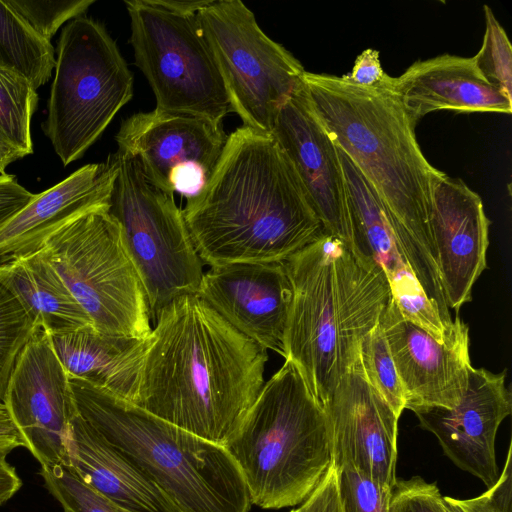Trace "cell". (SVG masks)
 Returning a JSON list of instances; mask_svg holds the SVG:
<instances>
[{"label":"cell","instance_id":"12","mask_svg":"<svg viewBox=\"0 0 512 512\" xmlns=\"http://www.w3.org/2000/svg\"><path fill=\"white\" fill-rule=\"evenodd\" d=\"M115 139L117 150L135 158L154 186L190 199L206 185L227 135L222 125L155 108L122 121Z\"/></svg>","mask_w":512,"mask_h":512},{"label":"cell","instance_id":"13","mask_svg":"<svg viewBox=\"0 0 512 512\" xmlns=\"http://www.w3.org/2000/svg\"><path fill=\"white\" fill-rule=\"evenodd\" d=\"M2 403L41 467L69 466L70 420L76 408L69 375L41 326L20 352Z\"/></svg>","mask_w":512,"mask_h":512},{"label":"cell","instance_id":"15","mask_svg":"<svg viewBox=\"0 0 512 512\" xmlns=\"http://www.w3.org/2000/svg\"><path fill=\"white\" fill-rule=\"evenodd\" d=\"M511 410L506 371L493 373L472 366L467 389L456 407H430L413 412L420 426L436 437L445 455L489 488L499 477L496 435Z\"/></svg>","mask_w":512,"mask_h":512},{"label":"cell","instance_id":"3","mask_svg":"<svg viewBox=\"0 0 512 512\" xmlns=\"http://www.w3.org/2000/svg\"><path fill=\"white\" fill-rule=\"evenodd\" d=\"M182 211L210 267L284 262L325 233L278 141L246 126L227 136L206 185Z\"/></svg>","mask_w":512,"mask_h":512},{"label":"cell","instance_id":"31","mask_svg":"<svg viewBox=\"0 0 512 512\" xmlns=\"http://www.w3.org/2000/svg\"><path fill=\"white\" fill-rule=\"evenodd\" d=\"M485 32L481 48L474 58L484 78L512 98V47L504 28L492 10L484 6Z\"/></svg>","mask_w":512,"mask_h":512},{"label":"cell","instance_id":"39","mask_svg":"<svg viewBox=\"0 0 512 512\" xmlns=\"http://www.w3.org/2000/svg\"><path fill=\"white\" fill-rule=\"evenodd\" d=\"M22 480L14 466L0 457V505L10 500L21 488Z\"/></svg>","mask_w":512,"mask_h":512},{"label":"cell","instance_id":"40","mask_svg":"<svg viewBox=\"0 0 512 512\" xmlns=\"http://www.w3.org/2000/svg\"><path fill=\"white\" fill-rule=\"evenodd\" d=\"M25 156V152L15 146L0 132V175L5 173V168L10 163Z\"/></svg>","mask_w":512,"mask_h":512},{"label":"cell","instance_id":"24","mask_svg":"<svg viewBox=\"0 0 512 512\" xmlns=\"http://www.w3.org/2000/svg\"><path fill=\"white\" fill-rule=\"evenodd\" d=\"M69 466L82 481L137 512H175L161 491L76 412L70 420Z\"/></svg>","mask_w":512,"mask_h":512},{"label":"cell","instance_id":"9","mask_svg":"<svg viewBox=\"0 0 512 512\" xmlns=\"http://www.w3.org/2000/svg\"><path fill=\"white\" fill-rule=\"evenodd\" d=\"M117 170L108 211L142 282L150 319L173 300L197 294L203 262L174 195L154 186L139 162L114 153Z\"/></svg>","mask_w":512,"mask_h":512},{"label":"cell","instance_id":"11","mask_svg":"<svg viewBox=\"0 0 512 512\" xmlns=\"http://www.w3.org/2000/svg\"><path fill=\"white\" fill-rule=\"evenodd\" d=\"M125 5L135 64L154 93L156 109L222 125L230 102L197 14L169 10L156 0Z\"/></svg>","mask_w":512,"mask_h":512},{"label":"cell","instance_id":"2","mask_svg":"<svg viewBox=\"0 0 512 512\" xmlns=\"http://www.w3.org/2000/svg\"><path fill=\"white\" fill-rule=\"evenodd\" d=\"M153 323L134 404L225 446L263 388L267 349L197 294L173 300Z\"/></svg>","mask_w":512,"mask_h":512},{"label":"cell","instance_id":"28","mask_svg":"<svg viewBox=\"0 0 512 512\" xmlns=\"http://www.w3.org/2000/svg\"><path fill=\"white\" fill-rule=\"evenodd\" d=\"M38 323L0 276V401L16 360Z\"/></svg>","mask_w":512,"mask_h":512},{"label":"cell","instance_id":"21","mask_svg":"<svg viewBox=\"0 0 512 512\" xmlns=\"http://www.w3.org/2000/svg\"><path fill=\"white\" fill-rule=\"evenodd\" d=\"M394 89L411 121L438 110L510 114L512 98L489 83L473 57L443 54L410 65Z\"/></svg>","mask_w":512,"mask_h":512},{"label":"cell","instance_id":"17","mask_svg":"<svg viewBox=\"0 0 512 512\" xmlns=\"http://www.w3.org/2000/svg\"><path fill=\"white\" fill-rule=\"evenodd\" d=\"M197 295L241 334L283 356L292 303L284 262L211 266Z\"/></svg>","mask_w":512,"mask_h":512},{"label":"cell","instance_id":"25","mask_svg":"<svg viewBox=\"0 0 512 512\" xmlns=\"http://www.w3.org/2000/svg\"><path fill=\"white\" fill-rule=\"evenodd\" d=\"M0 276L48 335L92 325L41 251L0 265Z\"/></svg>","mask_w":512,"mask_h":512},{"label":"cell","instance_id":"30","mask_svg":"<svg viewBox=\"0 0 512 512\" xmlns=\"http://www.w3.org/2000/svg\"><path fill=\"white\" fill-rule=\"evenodd\" d=\"M40 475L63 512H137L99 493L68 466L41 467Z\"/></svg>","mask_w":512,"mask_h":512},{"label":"cell","instance_id":"10","mask_svg":"<svg viewBox=\"0 0 512 512\" xmlns=\"http://www.w3.org/2000/svg\"><path fill=\"white\" fill-rule=\"evenodd\" d=\"M196 17L231 111L243 126L271 133L280 108L304 87V67L240 0H209Z\"/></svg>","mask_w":512,"mask_h":512},{"label":"cell","instance_id":"4","mask_svg":"<svg viewBox=\"0 0 512 512\" xmlns=\"http://www.w3.org/2000/svg\"><path fill=\"white\" fill-rule=\"evenodd\" d=\"M292 303L284 340L291 361L321 405L359 357L378 324L390 288L383 270L323 233L284 261Z\"/></svg>","mask_w":512,"mask_h":512},{"label":"cell","instance_id":"6","mask_svg":"<svg viewBox=\"0 0 512 512\" xmlns=\"http://www.w3.org/2000/svg\"><path fill=\"white\" fill-rule=\"evenodd\" d=\"M224 447L242 472L251 503L262 509L304 502L333 461L326 413L289 360L264 383Z\"/></svg>","mask_w":512,"mask_h":512},{"label":"cell","instance_id":"26","mask_svg":"<svg viewBox=\"0 0 512 512\" xmlns=\"http://www.w3.org/2000/svg\"><path fill=\"white\" fill-rule=\"evenodd\" d=\"M55 62L51 42L0 0V68L22 76L36 90L51 78Z\"/></svg>","mask_w":512,"mask_h":512},{"label":"cell","instance_id":"14","mask_svg":"<svg viewBox=\"0 0 512 512\" xmlns=\"http://www.w3.org/2000/svg\"><path fill=\"white\" fill-rule=\"evenodd\" d=\"M379 324L404 390L405 409L456 407L472 367L468 325L456 317L445 341L440 342L404 319L391 295Z\"/></svg>","mask_w":512,"mask_h":512},{"label":"cell","instance_id":"42","mask_svg":"<svg viewBox=\"0 0 512 512\" xmlns=\"http://www.w3.org/2000/svg\"><path fill=\"white\" fill-rule=\"evenodd\" d=\"M290 512H299V508L293 509Z\"/></svg>","mask_w":512,"mask_h":512},{"label":"cell","instance_id":"20","mask_svg":"<svg viewBox=\"0 0 512 512\" xmlns=\"http://www.w3.org/2000/svg\"><path fill=\"white\" fill-rule=\"evenodd\" d=\"M116 170V159L111 154L105 162L87 164L53 187L34 194L0 225L1 263L36 253L67 222L108 206Z\"/></svg>","mask_w":512,"mask_h":512},{"label":"cell","instance_id":"5","mask_svg":"<svg viewBox=\"0 0 512 512\" xmlns=\"http://www.w3.org/2000/svg\"><path fill=\"white\" fill-rule=\"evenodd\" d=\"M75 408L166 497L175 512H249V491L224 446L69 376Z\"/></svg>","mask_w":512,"mask_h":512},{"label":"cell","instance_id":"22","mask_svg":"<svg viewBox=\"0 0 512 512\" xmlns=\"http://www.w3.org/2000/svg\"><path fill=\"white\" fill-rule=\"evenodd\" d=\"M337 150L345 182L351 250L383 270L398 310L411 313L429 298L406 265L377 194L351 160Z\"/></svg>","mask_w":512,"mask_h":512},{"label":"cell","instance_id":"8","mask_svg":"<svg viewBox=\"0 0 512 512\" xmlns=\"http://www.w3.org/2000/svg\"><path fill=\"white\" fill-rule=\"evenodd\" d=\"M108 207L67 222L40 251L96 330L148 338L152 326L145 291Z\"/></svg>","mask_w":512,"mask_h":512},{"label":"cell","instance_id":"34","mask_svg":"<svg viewBox=\"0 0 512 512\" xmlns=\"http://www.w3.org/2000/svg\"><path fill=\"white\" fill-rule=\"evenodd\" d=\"M448 512H512V446L509 444L503 471L479 496L457 499L443 496Z\"/></svg>","mask_w":512,"mask_h":512},{"label":"cell","instance_id":"37","mask_svg":"<svg viewBox=\"0 0 512 512\" xmlns=\"http://www.w3.org/2000/svg\"><path fill=\"white\" fill-rule=\"evenodd\" d=\"M343 76L350 82L365 87L379 86L389 78L381 66L379 51L372 48L359 54L352 71Z\"/></svg>","mask_w":512,"mask_h":512},{"label":"cell","instance_id":"33","mask_svg":"<svg viewBox=\"0 0 512 512\" xmlns=\"http://www.w3.org/2000/svg\"><path fill=\"white\" fill-rule=\"evenodd\" d=\"M337 470L344 512H389L392 488L380 485L351 465Z\"/></svg>","mask_w":512,"mask_h":512},{"label":"cell","instance_id":"27","mask_svg":"<svg viewBox=\"0 0 512 512\" xmlns=\"http://www.w3.org/2000/svg\"><path fill=\"white\" fill-rule=\"evenodd\" d=\"M38 95L22 76L0 68V132L26 155L33 153L32 116Z\"/></svg>","mask_w":512,"mask_h":512},{"label":"cell","instance_id":"29","mask_svg":"<svg viewBox=\"0 0 512 512\" xmlns=\"http://www.w3.org/2000/svg\"><path fill=\"white\" fill-rule=\"evenodd\" d=\"M358 360L366 381L400 418L406 406L404 390L379 322L362 340Z\"/></svg>","mask_w":512,"mask_h":512},{"label":"cell","instance_id":"19","mask_svg":"<svg viewBox=\"0 0 512 512\" xmlns=\"http://www.w3.org/2000/svg\"><path fill=\"white\" fill-rule=\"evenodd\" d=\"M490 221L481 197L446 175L433 190L430 230L446 304L458 311L487 267Z\"/></svg>","mask_w":512,"mask_h":512},{"label":"cell","instance_id":"35","mask_svg":"<svg viewBox=\"0 0 512 512\" xmlns=\"http://www.w3.org/2000/svg\"><path fill=\"white\" fill-rule=\"evenodd\" d=\"M389 512H448L436 483L420 476L396 479L390 498Z\"/></svg>","mask_w":512,"mask_h":512},{"label":"cell","instance_id":"7","mask_svg":"<svg viewBox=\"0 0 512 512\" xmlns=\"http://www.w3.org/2000/svg\"><path fill=\"white\" fill-rule=\"evenodd\" d=\"M42 124L62 164L81 158L133 97V75L100 22L78 16L62 28Z\"/></svg>","mask_w":512,"mask_h":512},{"label":"cell","instance_id":"18","mask_svg":"<svg viewBox=\"0 0 512 512\" xmlns=\"http://www.w3.org/2000/svg\"><path fill=\"white\" fill-rule=\"evenodd\" d=\"M271 133L295 168L325 233L351 249L345 182L337 146L305 86L280 108Z\"/></svg>","mask_w":512,"mask_h":512},{"label":"cell","instance_id":"23","mask_svg":"<svg viewBox=\"0 0 512 512\" xmlns=\"http://www.w3.org/2000/svg\"><path fill=\"white\" fill-rule=\"evenodd\" d=\"M49 339L69 376L135 403L150 336L107 334L87 325Z\"/></svg>","mask_w":512,"mask_h":512},{"label":"cell","instance_id":"38","mask_svg":"<svg viewBox=\"0 0 512 512\" xmlns=\"http://www.w3.org/2000/svg\"><path fill=\"white\" fill-rule=\"evenodd\" d=\"M25 446V442L7 409L0 401V457L7 458L11 451Z\"/></svg>","mask_w":512,"mask_h":512},{"label":"cell","instance_id":"41","mask_svg":"<svg viewBox=\"0 0 512 512\" xmlns=\"http://www.w3.org/2000/svg\"><path fill=\"white\" fill-rule=\"evenodd\" d=\"M157 3L169 10L183 13V14H197L199 10L204 7L209 0H156Z\"/></svg>","mask_w":512,"mask_h":512},{"label":"cell","instance_id":"16","mask_svg":"<svg viewBox=\"0 0 512 512\" xmlns=\"http://www.w3.org/2000/svg\"><path fill=\"white\" fill-rule=\"evenodd\" d=\"M336 467L351 465L382 486L396 481L398 420L363 376L359 360L322 406Z\"/></svg>","mask_w":512,"mask_h":512},{"label":"cell","instance_id":"36","mask_svg":"<svg viewBox=\"0 0 512 512\" xmlns=\"http://www.w3.org/2000/svg\"><path fill=\"white\" fill-rule=\"evenodd\" d=\"M299 512H344L338 487V470L332 461L313 492L298 507Z\"/></svg>","mask_w":512,"mask_h":512},{"label":"cell","instance_id":"32","mask_svg":"<svg viewBox=\"0 0 512 512\" xmlns=\"http://www.w3.org/2000/svg\"><path fill=\"white\" fill-rule=\"evenodd\" d=\"M5 1L38 35L50 42L62 25L83 15L95 2L94 0Z\"/></svg>","mask_w":512,"mask_h":512},{"label":"cell","instance_id":"1","mask_svg":"<svg viewBox=\"0 0 512 512\" xmlns=\"http://www.w3.org/2000/svg\"><path fill=\"white\" fill-rule=\"evenodd\" d=\"M310 101L336 146L380 199L406 265L445 322H452L430 230L433 190L447 174L424 156L395 89L305 71Z\"/></svg>","mask_w":512,"mask_h":512}]
</instances>
